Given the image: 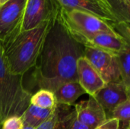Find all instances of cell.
<instances>
[{
	"label": "cell",
	"mask_w": 130,
	"mask_h": 129,
	"mask_svg": "<svg viewBox=\"0 0 130 129\" xmlns=\"http://www.w3.org/2000/svg\"><path fill=\"white\" fill-rule=\"evenodd\" d=\"M85 46L74 39L58 15L53 20L32 75L34 87L54 92L69 81H78L77 63Z\"/></svg>",
	"instance_id": "1"
},
{
	"label": "cell",
	"mask_w": 130,
	"mask_h": 129,
	"mask_svg": "<svg viewBox=\"0 0 130 129\" xmlns=\"http://www.w3.org/2000/svg\"><path fill=\"white\" fill-rule=\"evenodd\" d=\"M54 18L34 29L21 31L11 41L2 46L4 56L13 74L24 76L34 68Z\"/></svg>",
	"instance_id": "2"
},
{
	"label": "cell",
	"mask_w": 130,
	"mask_h": 129,
	"mask_svg": "<svg viewBox=\"0 0 130 129\" xmlns=\"http://www.w3.org/2000/svg\"><path fill=\"white\" fill-rule=\"evenodd\" d=\"M59 17L72 36L82 45L99 33H117L111 24L84 11L60 8Z\"/></svg>",
	"instance_id": "3"
},
{
	"label": "cell",
	"mask_w": 130,
	"mask_h": 129,
	"mask_svg": "<svg viewBox=\"0 0 130 129\" xmlns=\"http://www.w3.org/2000/svg\"><path fill=\"white\" fill-rule=\"evenodd\" d=\"M23 78L10 71L0 43V88L7 101L10 116L21 117L30 106L32 94L24 87Z\"/></svg>",
	"instance_id": "4"
},
{
	"label": "cell",
	"mask_w": 130,
	"mask_h": 129,
	"mask_svg": "<svg viewBox=\"0 0 130 129\" xmlns=\"http://www.w3.org/2000/svg\"><path fill=\"white\" fill-rule=\"evenodd\" d=\"M27 0H9L0 5V43L4 46L22 31Z\"/></svg>",
	"instance_id": "5"
},
{
	"label": "cell",
	"mask_w": 130,
	"mask_h": 129,
	"mask_svg": "<svg viewBox=\"0 0 130 129\" xmlns=\"http://www.w3.org/2000/svg\"><path fill=\"white\" fill-rule=\"evenodd\" d=\"M84 56L106 84L122 81L118 59L116 55L98 48L85 46Z\"/></svg>",
	"instance_id": "6"
},
{
	"label": "cell",
	"mask_w": 130,
	"mask_h": 129,
	"mask_svg": "<svg viewBox=\"0 0 130 129\" xmlns=\"http://www.w3.org/2000/svg\"><path fill=\"white\" fill-rule=\"evenodd\" d=\"M60 11L56 0H27L22 31L36 28L46 21L56 17Z\"/></svg>",
	"instance_id": "7"
},
{
	"label": "cell",
	"mask_w": 130,
	"mask_h": 129,
	"mask_svg": "<svg viewBox=\"0 0 130 129\" xmlns=\"http://www.w3.org/2000/svg\"><path fill=\"white\" fill-rule=\"evenodd\" d=\"M61 8L91 13L112 26L117 21L107 0H56Z\"/></svg>",
	"instance_id": "8"
},
{
	"label": "cell",
	"mask_w": 130,
	"mask_h": 129,
	"mask_svg": "<svg viewBox=\"0 0 130 129\" xmlns=\"http://www.w3.org/2000/svg\"><path fill=\"white\" fill-rule=\"evenodd\" d=\"M74 109L78 119L91 129L97 128L107 119L105 110L93 96L75 104Z\"/></svg>",
	"instance_id": "9"
},
{
	"label": "cell",
	"mask_w": 130,
	"mask_h": 129,
	"mask_svg": "<svg viewBox=\"0 0 130 129\" xmlns=\"http://www.w3.org/2000/svg\"><path fill=\"white\" fill-rule=\"evenodd\" d=\"M93 97L105 112L107 111L110 114L117 106L128 100L126 86L122 81L107 84Z\"/></svg>",
	"instance_id": "10"
},
{
	"label": "cell",
	"mask_w": 130,
	"mask_h": 129,
	"mask_svg": "<svg viewBox=\"0 0 130 129\" xmlns=\"http://www.w3.org/2000/svg\"><path fill=\"white\" fill-rule=\"evenodd\" d=\"M78 81L89 96H94L105 85V82L88 59L82 56L77 63Z\"/></svg>",
	"instance_id": "11"
},
{
	"label": "cell",
	"mask_w": 130,
	"mask_h": 129,
	"mask_svg": "<svg viewBox=\"0 0 130 129\" xmlns=\"http://www.w3.org/2000/svg\"><path fill=\"white\" fill-rule=\"evenodd\" d=\"M124 45L125 40L123 37L117 32V33H99L83 44L84 46L98 48L116 56L123 49Z\"/></svg>",
	"instance_id": "12"
},
{
	"label": "cell",
	"mask_w": 130,
	"mask_h": 129,
	"mask_svg": "<svg viewBox=\"0 0 130 129\" xmlns=\"http://www.w3.org/2000/svg\"><path fill=\"white\" fill-rule=\"evenodd\" d=\"M56 103L59 105L71 106L86 92L78 81H69L59 87L54 92Z\"/></svg>",
	"instance_id": "13"
},
{
	"label": "cell",
	"mask_w": 130,
	"mask_h": 129,
	"mask_svg": "<svg viewBox=\"0 0 130 129\" xmlns=\"http://www.w3.org/2000/svg\"><path fill=\"white\" fill-rule=\"evenodd\" d=\"M56 108L43 109L30 104V106L21 116L24 126H29L36 129L53 114Z\"/></svg>",
	"instance_id": "14"
},
{
	"label": "cell",
	"mask_w": 130,
	"mask_h": 129,
	"mask_svg": "<svg viewBox=\"0 0 130 129\" xmlns=\"http://www.w3.org/2000/svg\"><path fill=\"white\" fill-rule=\"evenodd\" d=\"M57 107L59 120L55 129H91L78 119L75 109L59 104H57Z\"/></svg>",
	"instance_id": "15"
},
{
	"label": "cell",
	"mask_w": 130,
	"mask_h": 129,
	"mask_svg": "<svg viewBox=\"0 0 130 129\" xmlns=\"http://www.w3.org/2000/svg\"><path fill=\"white\" fill-rule=\"evenodd\" d=\"M30 104L43 109H54L57 106L54 93L46 89H40L33 94Z\"/></svg>",
	"instance_id": "16"
},
{
	"label": "cell",
	"mask_w": 130,
	"mask_h": 129,
	"mask_svg": "<svg viewBox=\"0 0 130 129\" xmlns=\"http://www.w3.org/2000/svg\"><path fill=\"white\" fill-rule=\"evenodd\" d=\"M117 23L130 25V0H107Z\"/></svg>",
	"instance_id": "17"
},
{
	"label": "cell",
	"mask_w": 130,
	"mask_h": 129,
	"mask_svg": "<svg viewBox=\"0 0 130 129\" xmlns=\"http://www.w3.org/2000/svg\"><path fill=\"white\" fill-rule=\"evenodd\" d=\"M111 118L118 119L120 122L126 125V128L130 122V100L128 99L117 106L112 112Z\"/></svg>",
	"instance_id": "18"
},
{
	"label": "cell",
	"mask_w": 130,
	"mask_h": 129,
	"mask_svg": "<svg viewBox=\"0 0 130 129\" xmlns=\"http://www.w3.org/2000/svg\"><path fill=\"white\" fill-rule=\"evenodd\" d=\"M24 124L20 116H13L6 118L2 123L0 129H24Z\"/></svg>",
	"instance_id": "19"
},
{
	"label": "cell",
	"mask_w": 130,
	"mask_h": 129,
	"mask_svg": "<svg viewBox=\"0 0 130 129\" xmlns=\"http://www.w3.org/2000/svg\"><path fill=\"white\" fill-rule=\"evenodd\" d=\"M59 120V110L58 107L56 106L55 112L42 125H40L39 127H37L36 129H55L56 124Z\"/></svg>",
	"instance_id": "20"
},
{
	"label": "cell",
	"mask_w": 130,
	"mask_h": 129,
	"mask_svg": "<svg viewBox=\"0 0 130 129\" xmlns=\"http://www.w3.org/2000/svg\"><path fill=\"white\" fill-rule=\"evenodd\" d=\"M0 114L2 116V122L8 117H10V112L8 109V106L5 97L0 88Z\"/></svg>",
	"instance_id": "21"
},
{
	"label": "cell",
	"mask_w": 130,
	"mask_h": 129,
	"mask_svg": "<svg viewBox=\"0 0 130 129\" xmlns=\"http://www.w3.org/2000/svg\"><path fill=\"white\" fill-rule=\"evenodd\" d=\"M120 123V122L118 119L114 118H109L94 129H119Z\"/></svg>",
	"instance_id": "22"
},
{
	"label": "cell",
	"mask_w": 130,
	"mask_h": 129,
	"mask_svg": "<svg viewBox=\"0 0 130 129\" xmlns=\"http://www.w3.org/2000/svg\"><path fill=\"white\" fill-rule=\"evenodd\" d=\"M113 27L114 28V30H115L119 34H120V35L123 37V39H124V40H125L124 48H125V49H126V52H127V55H128V58H129V61L130 64V36L127 34V33H126L123 30H121L120 28H119L117 26L113 25Z\"/></svg>",
	"instance_id": "23"
},
{
	"label": "cell",
	"mask_w": 130,
	"mask_h": 129,
	"mask_svg": "<svg viewBox=\"0 0 130 129\" xmlns=\"http://www.w3.org/2000/svg\"><path fill=\"white\" fill-rule=\"evenodd\" d=\"M113 25H116L119 28H120L121 30H123L126 33H127L129 36H130V25L129 24H124V23H117V24H115Z\"/></svg>",
	"instance_id": "24"
},
{
	"label": "cell",
	"mask_w": 130,
	"mask_h": 129,
	"mask_svg": "<svg viewBox=\"0 0 130 129\" xmlns=\"http://www.w3.org/2000/svg\"><path fill=\"white\" fill-rule=\"evenodd\" d=\"M126 95H127L128 99L130 100V85L126 87Z\"/></svg>",
	"instance_id": "25"
},
{
	"label": "cell",
	"mask_w": 130,
	"mask_h": 129,
	"mask_svg": "<svg viewBox=\"0 0 130 129\" xmlns=\"http://www.w3.org/2000/svg\"><path fill=\"white\" fill-rule=\"evenodd\" d=\"M8 1H9V0H0V5H2V4H4V3H5Z\"/></svg>",
	"instance_id": "26"
},
{
	"label": "cell",
	"mask_w": 130,
	"mask_h": 129,
	"mask_svg": "<svg viewBox=\"0 0 130 129\" xmlns=\"http://www.w3.org/2000/svg\"><path fill=\"white\" fill-rule=\"evenodd\" d=\"M24 129H35L34 128H31V127H29V126H24Z\"/></svg>",
	"instance_id": "27"
},
{
	"label": "cell",
	"mask_w": 130,
	"mask_h": 129,
	"mask_svg": "<svg viewBox=\"0 0 130 129\" xmlns=\"http://www.w3.org/2000/svg\"><path fill=\"white\" fill-rule=\"evenodd\" d=\"M2 123V116H1V114H0V127H1Z\"/></svg>",
	"instance_id": "28"
},
{
	"label": "cell",
	"mask_w": 130,
	"mask_h": 129,
	"mask_svg": "<svg viewBox=\"0 0 130 129\" xmlns=\"http://www.w3.org/2000/svg\"><path fill=\"white\" fill-rule=\"evenodd\" d=\"M125 129H130V122H129V123L128 126H127V127H126V128H125Z\"/></svg>",
	"instance_id": "29"
}]
</instances>
